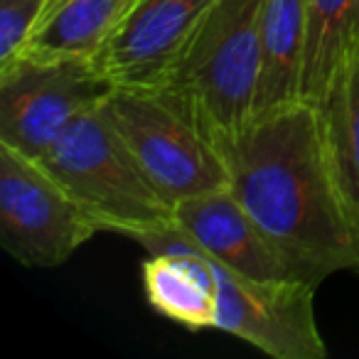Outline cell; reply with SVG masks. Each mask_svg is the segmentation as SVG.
<instances>
[{
	"label": "cell",
	"instance_id": "3957f363",
	"mask_svg": "<svg viewBox=\"0 0 359 359\" xmlns=\"http://www.w3.org/2000/svg\"><path fill=\"white\" fill-rule=\"evenodd\" d=\"M266 0H215L168 89L215 138L254 118Z\"/></svg>",
	"mask_w": 359,
	"mask_h": 359
},
{
	"label": "cell",
	"instance_id": "2e32d148",
	"mask_svg": "<svg viewBox=\"0 0 359 359\" xmlns=\"http://www.w3.org/2000/svg\"><path fill=\"white\" fill-rule=\"evenodd\" d=\"M354 32H357V42H359V0H357V20H354Z\"/></svg>",
	"mask_w": 359,
	"mask_h": 359
},
{
	"label": "cell",
	"instance_id": "7a4b0ae2",
	"mask_svg": "<svg viewBox=\"0 0 359 359\" xmlns=\"http://www.w3.org/2000/svg\"><path fill=\"white\" fill-rule=\"evenodd\" d=\"M40 163L99 231L143 241L175 226V202L140 165L104 104L76 118Z\"/></svg>",
	"mask_w": 359,
	"mask_h": 359
},
{
	"label": "cell",
	"instance_id": "9c48e42d",
	"mask_svg": "<svg viewBox=\"0 0 359 359\" xmlns=\"http://www.w3.org/2000/svg\"><path fill=\"white\" fill-rule=\"evenodd\" d=\"M175 229L236 273L259 280H310L229 185L180 200L175 205Z\"/></svg>",
	"mask_w": 359,
	"mask_h": 359
},
{
	"label": "cell",
	"instance_id": "5bb4252c",
	"mask_svg": "<svg viewBox=\"0 0 359 359\" xmlns=\"http://www.w3.org/2000/svg\"><path fill=\"white\" fill-rule=\"evenodd\" d=\"M357 0H308L303 99L318 104L347 52L357 45Z\"/></svg>",
	"mask_w": 359,
	"mask_h": 359
},
{
	"label": "cell",
	"instance_id": "4fadbf2b",
	"mask_svg": "<svg viewBox=\"0 0 359 359\" xmlns=\"http://www.w3.org/2000/svg\"><path fill=\"white\" fill-rule=\"evenodd\" d=\"M315 106L339 187L359 219V42L347 52Z\"/></svg>",
	"mask_w": 359,
	"mask_h": 359
},
{
	"label": "cell",
	"instance_id": "9a60e30c",
	"mask_svg": "<svg viewBox=\"0 0 359 359\" xmlns=\"http://www.w3.org/2000/svg\"><path fill=\"white\" fill-rule=\"evenodd\" d=\"M45 0H0V67L22 52Z\"/></svg>",
	"mask_w": 359,
	"mask_h": 359
},
{
	"label": "cell",
	"instance_id": "52a82bcc",
	"mask_svg": "<svg viewBox=\"0 0 359 359\" xmlns=\"http://www.w3.org/2000/svg\"><path fill=\"white\" fill-rule=\"evenodd\" d=\"M212 259V256H210ZM217 327L273 359H325L310 280H259L212 259Z\"/></svg>",
	"mask_w": 359,
	"mask_h": 359
},
{
	"label": "cell",
	"instance_id": "277c9868",
	"mask_svg": "<svg viewBox=\"0 0 359 359\" xmlns=\"http://www.w3.org/2000/svg\"><path fill=\"white\" fill-rule=\"evenodd\" d=\"M104 109L140 165L175 205L229 185V172L212 135L168 89L116 86Z\"/></svg>",
	"mask_w": 359,
	"mask_h": 359
},
{
	"label": "cell",
	"instance_id": "5b68a950",
	"mask_svg": "<svg viewBox=\"0 0 359 359\" xmlns=\"http://www.w3.org/2000/svg\"><path fill=\"white\" fill-rule=\"evenodd\" d=\"M114 84L94 60L18 55L0 67V143L40 160L84 114L101 106Z\"/></svg>",
	"mask_w": 359,
	"mask_h": 359
},
{
	"label": "cell",
	"instance_id": "6da1fadb",
	"mask_svg": "<svg viewBox=\"0 0 359 359\" xmlns=\"http://www.w3.org/2000/svg\"><path fill=\"white\" fill-rule=\"evenodd\" d=\"M212 140L234 195L313 283L359 269V219L339 187L318 106L300 99Z\"/></svg>",
	"mask_w": 359,
	"mask_h": 359
},
{
	"label": "cell",
	"instance_id": "8992f818",
	"mask_svg": "<svg viewBox=\"0 0 359 359\" xmlns=\"http://www.w3.org/2000/svg\"><path fill=\"white\" fill-rule=\"evenodd\" d=\"M60 180L30 155L0 143V241L30 269H55L96 234Z\"/></svg>",
	"mask_w": 359,
	"mask_h": 359
},
{
	"label": "cell",
	"instance_id": "7c38bea8",
	"mask_svg": "<svg viewBox=\"0 0 359 359\" xmlns=\"http://www.w3.org/2000/svg\"><path fill=\"white\" fill-rule=\"evenodd\" d=\"M308 0H266L261 18V69L254 116L303 99Z\"/></svg>",
	"mask_w": 359,
	"mask_h": 359
},
{
	"label": "cell",
	"instance_id": "30bf717a",
	"mask_svg": "<svg viewBox=\"0 0 359 359\" xmlns=\"http://www.w3.org/2000/svg\"><path fill=\"white\" fill-rule=\"evenodd\" d=\"M138 244L148 251L143 290L150 308L187 330H215L217 283L210 256L175 226Z\"/></svg>",
	"mask_w": 359,
	"mask_h": 359
},
{
	"label": "cell",
	"instance_id": "ba28073f",
	"mask_svg": "<svg viewBox=\"0 0 359 359\" xmlns=\"http://www.w3.org/2000/svg\"><path fill=\"white\" fill-rule=\"evenodd\" d=\"M212 3L215 0H138L96 55V67L114 89H163Z\"/></svg>",
	"mask_w": 359,
	"mask_h": 359
},
{
	"label": "cell",
	"instance_id": "8fae6325",
	"mask_svg": "<svg viewBox=\"0 0 359 359\" xmlns=\"http://www.w3.org/2000/svg\"><path fill=\"white\" fill-rule=\"evenodd\" d=\"M138 0H45L20 55L96 60Z\"/></svg>",
	"mask_w": 359,
	"mask_h": 359
}]
</instances>
